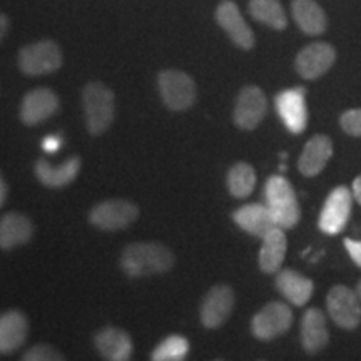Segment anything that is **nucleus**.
<instances>
[{
  "label": "nucleus",
  "mask_w": 361,
  "mask_h": 361,
  "mask_svg": "<svg viewBox=\"0 0 361 361\" xmlns=\"http://www.w3.org/2000/svg\"><path fill=\"white\" fill-rule=\"evenodd\" d=\"M174 263L173 251L161 243H133L124 247L121 256V266L130 278L164 274L173 269Z\"/></svg>",
  "instance_id": "obj_1"
},
{
  "label": "nucleus",
  "mask_w": 361,
  "mask_h": 361,
  "mask_svg": "<svg viewBox=\"0 0 361 361\" xmlns=\"http://www.w3.org/2000/svg\"><path fill=\"white\" fill-rule=\"evenodd\" d=\"M264 200L278 228L286 231L300 223L301 209L298 204L296 192L290 180L284 179L283 176H271L266 180Z\"/></svg>",
  "instance_id": "obj_2"
},
{
  "label": "nucleus",
  "mask_w": 361,
  "mask_h": 361,
  "mask_svg": "<svg viewBox=\"0 0 361 361\" xmlns=\"http://www.w3.org/2000/svg\"><path fill=\"white\" fill-rule=\"evenodd\" d=\"M82 107L87 130L92 135L104 134L111 128L116 114L114 94L102 82H89L82 90Z\"/></svg>",
  "instance_id": "obj_3"
},
{
  "label": "nucleus",
  "mask_w": 361,
  "mask_h": 361,
  "mask_svg": "<svg viewBox=\"0 0 361 361\" xmlns=\"http://www.w3.org/2000/svg\"><path fill=\"white\" fill-rule=\"evenodd\" d=\"M157 87L162 97V102L171 111H188L196 102L197 89L194 80L186 72L168 69L162 71L157 78Z\"/></svg>",
  "instance_id": "obj_4"
},
{
  "label": "nucleus",
  "mask_w": 361,
  "mask_h": 361,
  "mask_svg": "<svg viewBox=\"0 0 361 361\" xmlns=\"http://www.w3.org/2000/svg\"><path fill=\"white\" fill-rule=\"evenodd\" d=\"M64 62L61 47L54 40H39L20 49L19 67L27 75H45L59 71Z\"/></svg>",
  "instance_id": "obj_5"
},
{
  "label": "nucleus",
  "mask_w": 361,
  "mask_h": 361,
  "mask_svg": "<svg viewBox=\"0 0 361 361\" xmlns=\"http://www.w3.org/2000/svg\"><path fill=\"white\" fill-rule=\"evenodd\" d=\"M139 218V207L126 200H107L90 209V224L102 231H119Z\"/></svg>",
  "instance_id": "obj_6"
},
{
  "label": "nucleus",
  "mask_w": 361,
  "mask_h": 361,
  "mask_svg": "<svg viewBox=\"0 0 361 361\" xmlns=\"http://www.w3.org/2000/svg\"><path fill=\"white\" fill-rule=\"evenodd\" d=\"M293 324V311L288 305L273 301L263 306L251 322V331L261 341H271L284 335Z\"/></svg>",
  "instance_id": "obj_7"
},
{
  "label": "nucleus",
  "mask_w": 361,
  "mask_h": 361,
  "mask_svg": "<svg viewBox=\"0 0 361 361\" xmlns=\"http://www.w3.org/2000/svg\"><path fill=\"white\" fill-rule=\"evenodd\" d=\"M353 204V194L348 188L338 186L328 194L326 201L319 214L318 226L324 234L335 236L346 228Z\"/></svg>",
  "instance_id": "obj_8"
},
{
  "label": "nucleus",
  "mask_w": 361,
  "mask_h": 361,
  "mask_svg": "<svg viewBox=\"0 0 361 361\" xmlns=\"http://www.w3.org/2000/svg\"><path fill=\"white\" fill-rule=\"evenodd\" d=\"M329 318L340 328L355 329L361 323V300L356 291L338 284L329 290L326 296Z\"/></svg>",
  "instance_id": "obj_9"
},
{
  "label": "nucleus",
  "mask_w": 361,
  "mask_h": 361,
  "mask_svg": "<svg viewBox=\"0 0 361 361\" xmlns=\"http://www.w3.org/2000/svg\"><path fill=\"white\" fill-rule=\"evenodd\" d=\"M278 116L283 124L293 134H301L308 126V107H306V90L303 87H293L281 90L274 97Z\"/></svg>",
  "instance_id": "obj_10"
},
{
  "label": "nucleus",
  "mask_w": 361,
  "mask_h": 361,
  "mask_svg": "<svg viewBox=\"0 0 361 361\" xmlns=\"http://www.w3.org/2000/svg\"><path fill=\"white\" fill-rule=\"evenodd\" d=\"M266 111H268V101L263 90L256 85H247L241 89L234 104V124L245 130L256 129L264 119Z\"/></svg>",
  "instance_id": "obj_11"
},
{
  "label": "nucleus",
  "mask_w": 361,
  "mask_h": 361,
  "mask_svg": "<svg viewBox=\"0 0 361 361\" xmlns=\"http://www.w3.org/2000/svg\"><path fill=\"white\" fill-rule=\"evenodd\" d=\"M234 291L228 284H216L206 293L201 303V323L207 329H216L228 322L234 308Z\"/></svg>",
  "instance_id": "obj_12"
},
{
  "label": "nucleus",
  "mask_w": 361,
  "mask_h": 361,
  "mask_svg": "<svg viewBox=\"0 0 361 361\" xmlns=\"http://www.w3.org/2000/svg\"><path fill=\"white\" fill-rule=\"evenodd\" d=\"M336 61V52L326 42H316L306 45L296 56V72L306 80H314L331 69Z\"/></svg>",
  "instance_id": "obj_13"
},
{
  "label": "nucleus",
  "mask_w": 361,
  "mask_h": 361,
  "mask_svg": "<svg viewBox=\"0 0 361 361\" xmlns=\"http://www.w3.org/2000/svg\"><path fill=\"white\" fill-rule=\"evenodd\" d=\"M216 22L238 47L250 51L255 47V34L233 0H223L216 8Z\"/></svg>",
  "instance_id": "obj_14"
},
{
  "label": "nucleus",
  "mask_w": 361,
  "mask_h": 361,
  "mask_svg": "<svg viewBox=\"0 0 361 361\" xmlns=\"http://www.w3.org/2000/svg\"><path fill=\"white\" fill-rule=\"evenodd\" d=\"M59 109V97L54 90L39 87L25 94L20 104V121L25 126H37Z\"/></svg>",
  "instance_id": "obj_15"
},
{
  "label": "nucleus",
  "mask_w": 361,
  "mask_h": 361,
  "mask_svg": "<svg viewBox=\"0 0 361 361\" xmlns=\"http://www.w3.org/2000/svg\"><path fill=\"white\" fill-rule=\"evenodd\" d=\"M94 345L106 361H130L133 340L129 333L116 326L101 329L94 338Z\"/></svg>",
  "instance_id": "obj_16"
},
{
  "label": "nucleus",
  "mask_w": 361,
  "mask_h": 361,
  "mask_svg": "<svg viewBox=\"0 0 361 361\" xmlns=\"http://www.w3.org/2000/svg\"><path fill=\"white\" fill-rule=\"evenodd\" d=\"M333 156V142L328 135H313L298 159V169L306 178H314L326 168L328 161Z\"/></svg>",
  "instance_id": "obj_17"
},
{
  "label": "nucleus",
  "mask_w": 361,
  "mask_h": 361,
  "mask_svg": "<svg viewBox=\"0 0 361 361\" xmlns=\"http://www.w3.org/2000/svg\"><path fill=\"white\" fill-rule=\"evenodd\" d=\"M29 336V322L19 310L0 314V355H11L24 345Z\"/></svg>",
  "instance_id": "obj_18"
},
{
  "label": "nucleus",
  "mask_w": 361,
  "mask_h": 361,
  "mask_svg": "<svg viewBox=\"0 0 361 361\" xmlns=\"http://www.w3.org/2000/svg\"><path fill=\"white\" fill-rule=\"evenodd\" d=\"M35 176L44 186L59 189L69 186L72 180H75L80 173V159L78 156H72L61 164H52V162L39 159L34 166Z\"/></svg>",
  "instance_id": "obj_19"
},
{
  "label": "nucleus",
  "mask_w": 361,
  "mask_h": 361,
  "mask_svg": "<svg viewBox=\"0 0 361 361\" xmlns=\"http://www.w3.org/2000/svg\"><path fill=\"white\" fill-rule=\"evenodd\" d=\"M233 221L236 223L243 231L252 234V236L263 239L269 231L278 228L271 216L268 206L252 202V204H245L233 213Z\"/></svg>",
  "instance_id": "obj_20"
},
{
  "label": "nucleus",
  "mask_w": 361,
  "mask_h": 361,
  "mask_svg": "<svg viewBox=\"0 0 361 361\" xmlns=\"http://www.w3.org/2000/svg\"><path fill=\"white\" fill-rule=\"evenodd\" d=\"M301 346L306 353H319L329 341V333L326 326V316L323 311L310 308L305 311L301 318Z\"/></svg>",
  "instance_id": "obj_21"
},
{
  "label": "nucleus",
  "mask_w": 361,
  "mask_h": 361,
  "mask_svg": "<svg viewBox=\"0 0 361 361\" xmlns=\"http://www.w3.org/2000/svg\"><path fill=\"white\" fill-rule=\"evenodd\" d=\"M274 283H276L278 291L286 298V301L295 306H305L314 291V284L310 278L290 268L279 269Z\"/></svg>",
  "instance_id": "obj_22"
},
{
  "label": "nucleus",
  "mask_w": 361,
  "mask_h": 361,
  "mask_svg": "<svg viewBox=\"0 0 361 361\" xmlns=\"http://www.w3.org/2000/svg\"><path fill=\"white\" fill-rule=\"evenodd\" d=\"M34 236L32 221L20 213H7L0 219V247L13 250L24 246Z\"/></svg>",
  "instance_id": "obj_23"
},
{
  "label": "nucleus",
  "mask_w": 361,
  "mask_h": 361,
  "mask_svg": "<svg viewBox=\"0 0 361 361\" xmlns=\"http://www.w3.org/2000/svg\"><path fill=\"white\" fill-rule=\"evenodd\" d=\"M288 239L284 229L274 228L263 238V245L259 250V268L264 273H278L286 256Z\"/></svg>",
  "instance_id": "obj_24"
},
{
  "label": "nucleus",
  "mask_w": 361,
  "mask_h": 361,
  "mask_svg": "<svg viewBox=\"0 0 361 361\" xmlns=\"http://www.w3.org/2000/svg\"><path fill=\"white\" fill-rule=\"evenodd\" d=\"M291 11L293 19L305 34L322 35L326 30V16L314 0H293Z\"/></svg>",
  "instance_id": "obj_25"
},
{
  "label": "nucleus",
  "mask_w": 361,
  "mask_h": 361,
  "mask_svg": "<svg viewBox=\"0 0 361 361\" xmlns=\"http://www.w3.org/2000/svg\"><path fill=\"white\" fill-rule=\"evenodd\" d=\"M247 11L252 19L271 27V29H286L288 17L279 0H250Z\"/></svg>",
  "instance_id": "obj_26"
},
{
  "label": "nucleus",
  "mask_w": 361,
  "mask_h": 361,
  "mask_svg": "<svg viewBox=\"0 0 361 361\" xmlns=\"http://www.w3.org/2000/svg\"><path fill=\"white\" fill-rule=\"evenodd\" d=\"M226 180H228V189L231 196L238 197V200H245L255 191L256 173L247 162H238L229 169Z\"/></svg>",
  "instance_id": "obj_27"
},
{
  "label": "nucleus",
  "mask_w": 361,
  "mask_h": 361,
  "mask_svg": "<svg viewBox=\"0 0 361 361\" xmlns=\"http://www.w3.org/2000/svg\"><path fill=\"white\" fill-rule=\"evenodd\" d=\"M189 341L180 335H171L152 350L151 361H186Z\"/></svg>",
  "instance_id": "obj_28"
},
{
  "label": "nucleus",
  "mask_w": 361,
  "mask_h": 361,
  "mask_svg": "<svg viewBox=\"0 0 361 361\" xmlns=\"http://www.w3.org/2000/svg\"><path fill=\"white\" fill-rule=\"evenodd\" d=\"M20 361H66L61 351L51 345H35L29 348Z\"/></svg>",
  "instance_id": "obj_29"
},
{
  "label": "nucleus",
  "mask_w": 361,
  "mask_h": 361,
  "mask_svg": "<svg viewBox=\"0 0 361 361\" xmlns=\"http://www.w3.org/2000/svg\"><path fill=\"white\" fill-rule=\"evenodd\" d=\"M341 129L346 134L360 137L361 135V109H350L341 116L340 119Z\"/></svg>",
  "instance_id": "obj_30"
},
{
  "label": "nucleus",
  "mask_w": 361,
  "mask_h": 361,
  "mask_svg": "<svg viewBox=\"0 0 361 361\" xmlns=\"http://www.w3.org/2000/svg\"><path fill=\"white\" fill-rule=\"evenodd\" d=\"M345 247H346V251H348L350 258L353 259V263L361 268V241H358V239L346 238Z\"/></svg>",
  "instance_id": "obj_31"
},
{
  "label": "nucleus",
  "mask_w": 361,
  "mask_h": 361,
  "mask_svg": "<svg viewBox=\"0 0 361 361\" xmlns=\"http://www.w3.org/2000/svg\"><path fill=\"white\" fill-rule=\"evenodd\" d=\"M62 144H64V139H62L61 134H51L42 141V149L45 152H49V154H54V152H57L61 149Z\"/></svg>",
  "instance_id": "obj_32"
},
{
  "label": "nucleus",
  "mask_w": 361,
  "mask_h": 361,
  "mask_svg": "<svg viewBox=\"0 0 361 361\" xmlns=\"http://www.w3.org/2000/svg\"><path fill=\"white\" fill-rule=\"evenodd\" d=\"M351 194H353V200L361 206V174L353 180V188H351Z\"/></svg>",
  "instance_id": "obj_33"
},
{
  "label": "nucleus",
  "mask_w": 361,
  "mask_h": 361,
  "mask_svg": "<svg viewBox=\"0 0 361 361\" xmlns=\"http://www.w3.org/2000/svg\"><path fill=\"white\" fill-rule=\"evenodd\" d=\"M7 192H8V188H7V183L6 179L2 178V174H0V207L6 204V200H7Z\"/></svg>",
  "instance_id": "obj_34"
},
{
  "label": "nucleus",
  "mask_w": 361,
  "mask_h": 361,
  "mask_svg": "<svg viewBox=\"0 0 361 361\" xmlns=\"http://www.w3.org/2000/svg\"><path fill=\"white\" fill-rule=\"evenodd\" d=\"M7 30H8V19L4 16V13H0V42H2V39L6 37Z\"/></svg>",
  "instance_id": "obj_35"
},
{
  "label": "nucleus",
  "mask_w": 361,
  "mask_h": 361,
  "mask_svg": "<svg viewBox=\"0 0 361 361\" xmlns=\"http://www.w3.org/2000/svg\"><path fill=\"white\" fill-rule=\"evenodd\" d=\"M356 295H358V298H360V300H361V279H360V283L358 284H356Z\"/></svg>",
  "instance_id": "obj_36"
}]
</instances>
